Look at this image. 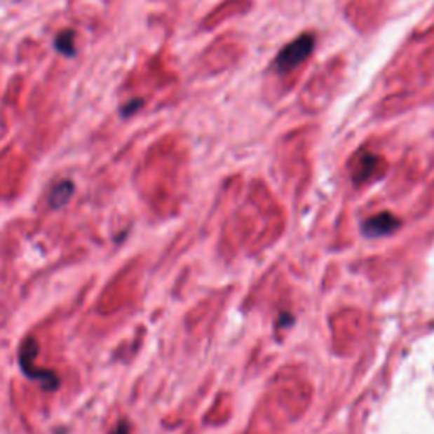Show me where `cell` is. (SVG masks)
Here are the masks:
<instances>
[{"mask_svg": "<svg viewBox=\"0 0 434 434\" xmlns=\"http://www.w3.org/2000/svg\"><path fill=\"white\" fill-rule=\"evenodd\" d=\"M314 50V36L302 34L297 39H294L290 44H287L282 51L278 53L275 60V68L278 72L285 73L294 70L297 65L306 62L309 55Z\"/></svg>", "mask_w": 434, "mask_h": 434, "instance_id": "6da1fadb", "label": "cell"}, {"mask_svg": "<svg viewBox=\"0 0 434 434\" xmlns=\"http://www.w3.org/2000/svg\"><path fill=\"white\" fill-rule=\"evenodd\" d=\"M36 355H38V344H36L32 338H27L26 341L22 343L21 355H19L22 370L26 373V377H29L31 380H39V382H43L44 388H51L53 391V388L58 387V379H56L55 373L41 372L38 370V368H34Z\"/></svg>", "mask_w": 434, "mask_h": 434, "instance_id": "7a4b0ae2", "label": "cell"}, {"mask_svg": "<svg viewBox=\"0 0 434 434\" xmlns=\"http://www.w3.org/2000/svg\"><path fill=\"white\" fill-rule=\"evenodd\" d=\"M73 190H75V187H73L70 180L60 182L58 185L53 187L50 194V205L53 209H62V207L67 205L68 201H70V197L73 196Z\"/></svg>", "mask_w": 434, "mask_h": 434, "instance_id": "3957f363", "label": "cell"}, {"mask_svg": "<svg viewBox=\"0 0 434 434\" xmlns=\"http://www.w3.org/2000/svg\"><path fill=\"white\" fill-rule=\"evenodd\" d=\"M365 228H367L368 234H373V236H380V234L391 233L392 229H395L397 221H395V219H392V216H388V214H382V216L370 219Z\"/></svg>", "mask_w": 434, "mask_h": 434, "instance_id": "277c9868", "label": "cell"}, {"mask_svg": "<svg viewBox=\"0 0 434 434\" xmlns=\"http://www.w3.org/2000/svg\"><path fill=\"white\" fill-rule=\"evenodd\" d=\"M56 46H58L60 51L72 55V53H73V34H72V32H63V34H60L58 39H56Z\"/></svg>", "mask_w": 434, "mask_h": 434, "instance_id": "5b68a950", "label": "cell"}, {"mask_svg": "<svg viewBox=\"0 0 434 434\" xmlns=\"http://www.w3.org/2000/svg\"><path fill=\"white\" fill-rule=\"evenodd\" d=\"M111 434H131V426H129L128 421H121V423L112 429Z\"/></svg>", "mask_w": 434, "mask_h": 434, "instance_id": "8992f818", "label": "cell"}]
</instances>
